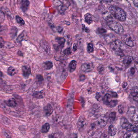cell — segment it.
<instances>
[{"instance_id":"1","label":"cell","mask_w":138,"mask_h":138,"mask_svg":"<svg viewBox=\"0 0 138 138\" xmlns=\"http://www.w3.org/2000/svg\"><path fill=\"white\" fill-rule=\"evenodd\" d=\"M109 11L112 15L121 21H124L126 19L125 12L120 7L112 6L109 8Z\"/></svg>"},{"instance_id":"2","label":"cell","mask_w":138,"mask_h":138,"mask_svg":"<svg viewBox=\"0 0 138 138\" xmlns=\"http://www.w3.org/2000/svg\"><path fill=\"white\" fill-rule=\"evenodd\" d=\"M109 28L117 33H121L124 31L122 25L120 23L115 21L114 20L107 22Z\"/></svg>"},{"instance_id":"3","label":"cell","mask_w":138,"mask_h":138,"mask_svg":"<svg viewBox=\"0 0 138 138\" xmlns=\"http://www.w3.org/2000/svg\"><path fill=\"white\" fill-rule=\"evenodd\" d=\"M120 125L122 128L125 129L128 131H134L138 132V128L129 122L127 119L124 117H122L121 119Z\"/></svg>"},{"instance_id":"4","label":"cell","mask_w":138,"mask_h":138,"mask_svg":"<svg viewBox=\"0 0 138 138\" xmlns=\"http://www.w3.org/2000/svg\"><path fill=\"white\" fill-rule=\"evenodd\" d=\"M128 114L131 120L136 123V126H138V109L133 107H130L128 111Z\"/></svg>"},{"instance_id":"5","label":"cell","mask_w":138,"mask_h":138,"mask_svg":"<svg viewBox=\"0 0 138 138\" xmlns=\"http://www.w3.org/2000/svg\"><path fill=\"white\" fill-rule=\"evenodd\" d=\"M112 49L115 51L119 52L121 49L122 43L118 40H116L112 42L110 45Z\"/></svg>"},{"instance_id":"6","label":"cell","mask_w":138,"mask_h":138,"mask_svg":"<svg viewBox=\"0 0 138 138\" xmlns=\"http://www.w3.org/2000/svg\"><path fill=\"white\" fill-rule=\"evenodd\" d=\"M55 40L57 44L54 45V49L57 50L62 49L64 47V45L66 42L65 39L63 37H57L56 38Z\"/></svg>"},{"instance_id":"7","label":"cell","mask_w":138,"mask_h":138,"mask_svg":"<svg viewBox=\"0 0 138 138\" xmlns=\"http://www.w3.org/2000/svg\"><path fill=\"white\" fill-rule=\"evenodd\" d=\"M94 65L92 63H85L81 66V70L85 72H89L93 69Z\"/></svg>"},{"instance_id":"8","label":"cell","mask_w":138,"mask_h":138,"mask_svg":"<svg viewBox=\"0 0 138 138\" xmlns=\"http://www.w3.org/2000/svg\"><path fill=\"white\" fill-rule=\"evenodd\" d=\"M23 75L25 78H28L31 74V69L28 66H24L22 67Z\"/></svg>"},{"instance_id":"9","label":"cell","mask_w":138,"mask_h":138,"mask_svg":"<svg viewBox=\"0 0 138 138\" xmlns=\"http://www.w3.org/2000/svg\"><path fill=\"white\" fill-rule=\"evenodd\" d=\"M124 41L126 45L130 47H133L135 45V41L132 36H127L124 40Z\"/></svg>"},{"instance_id":"10","label":"cell","mask_w":138,"mask_h":138,"mask_svg":"<svg viewBox=\"0 0 138 138\" xmlns=\"http://www.w3.org/2000/svg\"><path fill=\"white\" fill-rule=\"evenodd\" d=\"M44 111L45 114L47 116H49L53 112V109L52 106L50 104H48L44 108Z\"/></svg>"},{"instance_id":"11","label":"cell","mask_w":138,"mask_h":138,"mask_svg":"<svg viewBox=\"0 0 138 138\" xmlns=\"http://www.w3.org/2000/svg\"><path fill=\"white\" fill-rule=\"evenodd\" d=\"M29 1L28 0H22L21 2V8L24 12L28 10L29 7Z\"/></svg>"},{"instance_id":"12","label":"cell","mask_w":138,"mask_h":138,"mask_svg":"<svg viewBox=\"0 0 138 138\" xmlns=\"http://www.w3.org/2000/svg\"><path fill=\"white\" fill-rule=\"evenodd\" d=\"M124 138H138V132L128 131L124 134Z\"/></svg>"},{"instance_id":"13","label":"cell","mask_w":138,"mask_h":138,"mask_svg":"<svg viewBox=\"0 0 138 138\" xmlns=\"http://www.w3.org/2000/svg\"><path fill=\"white\" fill-rule=\"evenodd\" d=\"M4 103L7 106L11 107H15L17 105V102L14 98H11L8 100L5 101Z\"/></svg>"},{"instance_id":"14","label":"cell","mask_w":138,"mask_h":138,"mask_svg":"<svg viewBox=\"0 0 138 138\" xmlns=\"http://www.w3.org/2000/svg\"><path fill=\"white\" fill-rule=\"evenodd\" d=\"M131 95L134 100L138 101V87H135L131 90Z\"/></svg>"},{"instance_id":"15","label":"cell","mask_w":138,"mask_h":138,"mask_svg":"<svg viewBox=\"0 0 138 138\" xmlns=\"http://www.w3.org/2000/svg\"><path fill=\"white\" fill-rule=\"evenodd\" d=\"M112 96L111 95L109 94H106L103 99V103H104L105 105L109 106V103L112 100Z\"/></svg>"},{"instance_id":"16","label":"cell","mask_w":138,"mask_h":138,"mask_svg":"<svg viewBox=\"0 0 138 138\" xmlns=\"http://www.w3.org/2000/svg\"><path fill=\"white\" fill-rule=\"evenodd\" d=\"M117 133V129L113 125H111L108 128V134L111 136H114Z\"/></svg>"},{"instance_id":"17","label":"cell","mask_w":138,"mask_h":138,"mask_svg":"<svg viewBox=\"0 0 138 138\" xmlns=\"http://www.w3.org/2000/svg\"><path fill=\"white\" fill-rule=\"evenodd\" d=\"M77 62L75 60H73L70 62L69 65V69L70 72H72L75 70L76 67Z\"/></svg>"},{"instance_id":"18","label":"cell","mask_w":138,"mask_h":138,"mask_svg":"<svg viewBox=\"0 0 138 138\" xmlns=\"http://www.w3.org/2000/svg\"><path fill=\"white\" fill-rule=\"evenodd\" d=\"M103 17L107 22L113 20V18L112 14L108 12H106L104 13L103 14Z\"/></svg>"},{"instance_id":"19","label":"cell","mask_w":138,"mask_h":138,"mask_svg":"<svg viewBox=\"0 0 138 138\" xmlns=\"http://www.w3.org/2000/svg\"><path fill=\"white\" fill-rule=\"evenodd\" d=\"M133 61V58L132 57L126 56L123 59V63L125 66H128L130 65Z\"/></svg>"},{"instance_id":"20","label":"cell","mask_w":138,"mask_h":138,"mask_svg":"<svg viewBox=\"0 0 138 138\" xmlns=\"http://www.w3.org/2000/svg\"><path fill=\"white\" fill-rule=\"evenodd\" d=\"M85 17V21L88 24H91L92 22V15L90 13H87L84 16Z\"/></svg>"},{"instance_id":"21","label":"cell","mask_w":138,"mask_h":138,"mask_svg":"<svg viewBox=\"0 0 138 138\" xmlns=\"http://www.w3.org/2000/svg\"><path fill=\"white\" fill-rule=\"evenodd\" d=\"M44 68L46 70H49L53 68V64L51 61H48L44 63L43 64Z\"/></svg>"},{"instance_id":"22","label":"cell","mask_w":138,"mask_h":138,"mask_svg":"<svg viewBox=\"0 0 138 138\" xmlns=\"http://www.w3.org/2000/svg\"><path fill=\"white\" fill-rule=\"evenodd\" d=\"M50 128V125L48 123H46L42 125L41 131L42 133H47L49 132Z\"/></svg>"},{"instance_id":"23","label":"cell","mask_w":138,"mask_h":138,"mask_svg":"<svg viewBox=\"0 0 138 138\" xmlns=\"http://www.w3.org/2000/svg\"><path fill=\"white\" fill-rule=\"evenodd\" d=\"M44 95V92L42 91L35 92L33 95V97L36 99H42L43 98Z\"/></svg>"},{"instance_id":"24","label":"cell","mask_w":138,"mask_h":138,"mask_svg":"<svg viewBox=\"0 0 138 138\" xmlns=\"http://www.w3.org/2000/svg\"><path fill=\"white\" fill-rule=\"evenodd\" d=\"M7 73L9 75L13 76L16 74V70L14 67H8L7 70Z\"/></svg>"},{"instance_id":"25","label":"cell","mask_w":138,"mask_h":138,"mask_svg":"<svg viewBox=\"0 0 138 138\" xmlns=\"http://www.w3.org/2000/svg\"><path fill=\"white\" fill-rule=\"evenodd\" d=\"M17 29L16 28L13 27L11 28V32H10V35H11V38L13 39L15 38V36H16V35H17Z\"/></svg>"},{"instance_id":"26","label":"cell","mask_w":138,"mask_h":138,"mask_svg":"<svg viewBox=\"0 0 138 138\" xmlns=\"http://www.w3.org/2000/svg\"><path fill=\"white\" fill-rule=\"evenodd\" d=\"M41 45L42 47L43 48V49L46 50V51H49V50H50V48L49 47V46L47 42H42L41 43Z\"/></svg>"},{"instance_id":"27","label":"cell","mask_w":138,"mask_h":138,"mask_svg":"<svg viewBox=\"0 0 138 138\" xmlns=\"http://www.w3.org/2000/svg\"><path fill=\"white\" fill-rule=\"evenodd\" d=\"M16 20L17 21V23L18 24H20V25H24L25 24V21L22 18L20 17L19 16L17 15L15 17Z\"/></svg>"},{"instance_id":"28","label":"cell","mask_w":138,"mask_h":138,"mask_svg":"<svg viewBox=\"0 0 138 138\" xmlns=\"http://www.w3.org/2000/svg\"><path fill=\"white\" fill-rule=\"evenodd\" d=\"M87 50L88 53H91L94 51L93 45L91 43H89L87 45Z\"/></svg>"},{"instance_id":"29","label":"cell","mask_w":138,"mask_h":138,"mask_svg":"<svg viewBox=\"0 0 138 138\" xmlns=\"http://www.w3.org/2000/svg\"><path fill=\"white\" fill-rule=\"evenodd\" d=\"M86 123V120L83 119H79L78 120V126L79 128H82L85 125Z\"/></svg>"},{"instance_id":"30","label":"cell","mask_w":138,"mask_h":138,"mask_svg":"<svg viewBox=\"0 0 138 138\" xmlns=\"http://www.w3.org/2000/svg\"><path fill=\"white\" fill-rule=\"evenodd\" d=\"M1 120L4 123V124L8 125L10 123V120H9V119L7 117H6L3 116L2 117Z\"/></svg>"},{"instance_id":"31","label":"cell","mask_w":138,"mask_h":138,"mask_svg":"<svg viewBox=\"0 0 138 138\" xmlns=\"http://www.w3.org/2000/svg\"><path fill=\"white\" fill-rule=\"evenodd\" d=\"M116 117V113L115 112H112L109 115V118L111 121H113Z\"/></svg>"},{"instance_id":"32","label":"cell","mask_w":138,"mask_h":138,"mask_svg":"<svg viewBox=\"0 0 138 138\" xmlns=\"http://www.w3.org/2000/svg\"><path fill=\"white\" fill-rule=\"evenodd\" d=\"M63 53L66 55H69L71 53V47H68L66 49L63 51Z\"/></svg>"},{"instance_id":"33","label":"cell","mask_w":138,"mask_h":138,"mask_svg":"<svg viewBox=\"0 0 138 138\" xmlns=\"http://www.w3.org/2000/svg\"><path fill=\"white\" fill-rule=\"evenodd\" d=\"M24 34L23 33H21L17 38V42H21L22 41H23V40L24 39Z\"/></svg>"},{"instance_id":"34","label":"cell","mask_w":138,"mask_h":138,"mask_svg":"<svg viewBox=\"0 0 138 138\" xmlns=\"http://www.w3.org/2000/svg\"><path fill=\"white\" fill-rule=\"evenodd\" d=\"M36 79L37 82L38 83H42L44 80L43 77L41 75H40V74L37 75Z\"/></svg>"},{"instance_id":"35","label":"cell","mask_w":138,"mask_h":138,"mask_svg":"<svg viewBox=\"0 0 138 138\" xmlns=\"http://www.w3.org/2000/svg\"><path fill=\"white\" fill-rule=\"evenodd\" d=\"M107 31L104 28H99L97 29V32L99 34H103L106 33Z\"/></svg>"},{"instance_id":"36","label":"cell","mask_w":138,"mask_h":138,"mask_svg":"<svg viewBox=\"0 0 138 138\" xmlns=\"http://www.w3.org/2000/svg\"><path fill=\"white\" fill-rule=\"evenodd\" d=\"M117 100H112L109 103V106L111 107H114L115 106H116L117 104Z\"/></svg>"},{"instance_id":"37","label":"cell","mask_w":138,"mask_h":138,"mask_svg":"<svg viewBox=\"0 0 138 138\" xmlns=\"http://www.w3.org/2000/svg\"><path fill=\"white\" fill-rule=\"evenodd\" d=\"M3 135L6 138H11V135L10 133L6 130L3 131Z\"/></svg>"},{"instance_id":"38","label":"cell","mask_w":138,"mask_h":138,"mask_svg":"<svg viewBox=\"0 0 138 138\" xmlns=\"http://www.w3.org/2000/svg\"><path fill=\"white\" fill-rule=\"evenodd\" d=\"M5 105V103L4 104L3 102H1V100H0V107H1L3 110H5L6 112H8V109H7V107H6Z\"/></svg>"},{"instance_id":"39","label":"cell","mask_w":138,"mask_h":138,"mask_svg":"<svg viewBox=\"0 0 138 138\" xmlns=\"http://www.w3.org/2000/svg\"><path fill=\"white\" fill-rule=\"evenodd\" d=\"M4 44H5V42H4V39L2 37H0V48H2L4 46Z\"/></svg>"},{"instance_id":"40","label":"cell","mask_w":138,"mask_h":138,"mask_svg":"<svg viewBox=\"0 0 138 138\" xmlns=\"http://www.w3.org/2000/svg\"><path fill=\"white\" fill-rule=\"evenodd\" d=\"M118 112L121 114H122L124 112V108L121 105L118 106Z\"/></svg>"},{"instance_id":"41","label":"cell","mask_w":138,"mask_h":138,"mask_svg":"<svg viewBox=\"0 0 138 138\" xmlns=\"http://www.w3.org/2000/svg\"><path fill=\"white\" fill-rule=\"evenodd\" d=\"M57 31L58 32H59V33H61V32H62V31H63V28H62V27H61V26H58L57 27Z\"/></svg>"},{"instance_id":"42","label":"cell","mask_w":138,"mask_h":138,"mask_svg":"<svg viewBox=\"0 0 138 138\" xmlns=\"http://www.w3.org/2000/svg\"><path fill=\"white\" fill-rule=\"evenodd\" d=\"M77 49H78V45L76 44H74V46H73V50L74 51H76Z\"/></svg>"},{"instance_id":"43","label":"cell","mask_w":138,"mask_h":138,"mask_svg":"<svg viewBox=\"0 0 138 138\" xmlns=\"http://www.w3.org/2000/svg\"><path fill=\"white\" fill-rule=\"evenodd\" d=\"M85 78H86L85 75H81V76H80V77H79V79H80V81L84 80L85 79Z\"/></svg>"},{"instance_id":"44","label":"cell","mask_w":138,"mask_h":138,"mask_svg":"<svg viewBox=\"0 0 138 138\" xmlns=\"http://www.w3.org/2000/svg\"><path fill=\"white\" fill-rule=\"evenodd\" d=\"M100 94L99 93H97L96 94V99L97 100H99V99H100Z\"/></svg>"},{"instance_id":"45","label":"cell","mask_w":138,"mask_h":138,"mask_svg":"<svg viewBox=\"0 0 138 138\" xmlns=\"http://www.w3.org/2000/svg\"><path fill=\"white\" fill-rule=\"evenodd\" d=\"M82 29H83L84 30V31H85L86 32H89V29H88V28H86V27L85 26V25H83Z\"/></svg>"},{"instance_id":"46","label":"cell","mask_w":138,"mask_h":138,"mask_svg":"<svg viewBox=\"0 0 138 138\" xmlns=\"http://www.w3.org/2000/svg\"><path fill=\"white\" fill-rule=\"evenodd\" d=\"M4 29H5V27L4 26L0 24V32H2L4 30Z\"/></svg>"},{"instance_id":"47","label":"cell","mask_w":138,"mask_h":138,"mask_svg":"<svg viewBox=\"0 0 138 138\" xmlns=\"http://www.w3.org/2000/svg\"><path fill=\"white\" fill-rule=\"evenodd\" d=\"M130 73H131V74H134V73H135V69L133 68V67L131 68L130 69Z\"/></svg>"},{"instance_id":"48","label":"cell","mask_w":138,"mask_h":138,"mask_svg":"<svg viewBox=\"0 0 138 138\" xmlns=\"http://www.w3.org/2000/svg\"><path fill=\"white\" fill-rule=\"evenodd\" d=\"M128 85V83L126 82H124L122 84V87L123 88H125V87H126Z\"/></svg>"},{"instance_id":"49","label":"cell","mask_w":138,"mask_h":138,"mask_svg":"<svg viewBox=\"0 0 138 138\" xmlns=\"http://www.w3.org/2000/svg\"><path fill=\"white\" fill-rule=\"evenodd\" d=\"M111 95L113 97H117V94L116 92H112V95Z\"/></svg>"},{"instance_id":"50","label":"cell","mask_w":138,"mask_h":138,"mask_svg":"<svg viewBox=\"0 0 138 138\" xmlns=\"http://www.w3.org/2000/svg\"><path fill=\"white\" fill-rule=\"evenodd\" d=\"M134 4L136 7H138V0H134Z\"/></svg>"},{"instance_id":"51","label":"cell","mask_w":138,"mask_h":138,"mask_svg":"<svg viewBox=\"0 0 138 138\" xmlns=\"http://www.w3.org/2000/svg\"><path fill=\"white\" fill-rule=\"evenodd\" d=\"M101 0L102 1L104 2L109 3L112 2L113 1V0Z\"/></svg>"},{"instance_id":"52","label":"cell","mask_w":138,"mask_h":138,"mask_svg":"<svg viewBox=\"0 0 138 138\" xmlns=\"http://www.w3.org/2000/svg\"><path fill=\"white\" fill-rule=\"evenodd\" d=\"M49 138H56L55 135H54L53 134H52L50 135V136H49Z\"/></svg>"},{"instance_id":"53","label":"cell","mask_w":138,"mask_h":138,"mask_svg":"<svg viewBox=\"0 0 138 138\" xmlns=\"http://www.w3.org/2000/svg\"><path fill=\"white\" fill-rule=\"evenodd\" d=\"M3 73H2L1 71H0V80L2 79V77H3Z\"/></svg>"},{"instance_id":"54","label":"cell","mask_w":138,"mask_h":138,"mask_svg":"<svg viewBox=\"0 0 138 138\" xmlns=\"http://www.w3.org/2000/svg\"><path fill=\"white\" fill-rule=\"evenodd\" d=\"M108 135H107H107L105 134V135H104V137H103V138H109V136H108Z\"/></svg>"},{"instance_id":"55","label":"cell","mask_w":138,"mask_h":138,"mask_svg":"<svg viewBox=\"0 0 138 138\" xmlns=\"http://www.w3.org/2000/svg\"><path fill=\"white\" fill-rule=\"evenodd\" d=\"M2 59H3V56L0 54V61H1Z\"/></svg>"},{"instance_id":"56","label":"cell","mask_w":138,"mask_h":138,"mask_svg":"<svg viewBox=\"0 0 138 138\" xmlns=\"http://www.w3.org/2000/svg\"><path fill=\"white\" fill-rule=\"evenodd\" d=\"M66 24L67 25H70V22H68V21H66Z\"/></svg>"},{"instance_id":"57","label":"cell","mask_w":138,"mask_h":138,"mask_svg":"<svg viewBox=\"0 0 138 138\" xmlns=\"http://www.w3.org/2000/svg\"><path fill=\"white\" fill-rule=\"evenodd\" d=\"M4 0H0V1H3Z\"/></svg>"}]
</instances>
